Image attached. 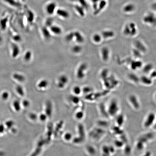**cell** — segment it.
Here are the masks:
<instances>
[{
  "instance_id": "1",
  "label": "cell",
  "mask_w": 156,
  "mask_h": 156,
  "mask_svg": "<svg viewBox=\"0 0 156 156\" xmlns=\"http://www.w3.org/2000/svg\"><path fill=\"white\" fill-rule=\"evenodd\" d=\"M107 110L111 116H115L119 110V107L117 101L113 100L109 104Z\"/></svg>"
},
{
  "instance_id": "2",
  "label": "cell",
  "mask_w": 156,
  "mask_h": 156,
  "mask_svg": "<svg viewBox=\"0 0 156 156\" xmlns=\"http://www.w3.org/2000/svg\"><path fill=\"white\" fill-rule=\"evenodd\" d=\"M155 114L151 113L148 114L144 120L143 125L144 128H151L153 125L155 120Z\"/></svg>"
},
{
  "instance_id": "3",
  "label": "cell",
  "mask_w": 156,
  "mask_h": 156,
  "mask_svg": "<svg viewBox=\"0 0 156 156\" xmlns=\"http://www.w3.org/2000/svg\"><path fill=\"white\" fill-rule=\"evenodd\" d=\"M87 67V65L86 63L81 64L77 70L76 76L79 79H83L85 76V72Z\"/></svg>"
},
{
  "instance_id": "4",
  "label": "cell",
  "mask_w": 156,
  "mask_h": 156,
  "mask_svg": "<svg viewBox=\"0 0 156 156\" xmlns=\"http://www.w3.org/2000/svg\"><path fill=\"white\" fill-rule=\"evenodd\" d=\"M20 53V49L19 46L15 43H12L11 45V55L13 58H16Z\"/></svg>"
},
{
  "instance_id": "5",
  "label": "cell",
  "mask_w": 156,
  "mask_h": 156,
  "mask_svg": "<svg viewBox=\"0 0 156 156\" xmlns=\"http://www.w3.org/2000/svg\"><path fill=\"white\" fill-rule=\"evenodd\" d=\"M68 82V79L65 75H62L59 77L57 83L58 87L60 89H63Z\"/></svg>"
},
{
  "instance_id": "6",
  "label": "cell",
  "mask_w": 156,
  "mask_h": 156,
  "mask_svg": "<svg viewBox=\"0 0 156 156\" xmlns=\"http://www.w3.org/2000/svg\"><path fill=\"white\" fill-rule=\"evenodd\" d=\"M57 4L54 2L50 3L47 4L46 7L47 13L49 15H51L54 14L55 11Z\"/></svg>"
},
{
  "instance_id": "7",
  "label": "cell",
  "mask_w": 156,
  "mask_h": 156,
  "mask_svg": "<svg viewBox=\"0 0 156 156\" xmlns=\"http://www.w3.org/2000/svg\"><path fill=\"white\" fill-rule=\"evenodd\" d=\"M12 77L15 81L19 83L23 82L25 80V77L24 75L19 73H14Z\"/></svg>"
},
{
  "instance_id": "8",
  "label": "cell",
  "mask_w": 156,
  "mask_h": 156,
  "mask_svg": "<svg viewBox=\"0 0 156 156\" xmlns=\"http://www.w3.org/2000/svg\"><path fill=\"white\" fill-rule=\"evenodd\" d=\"M56 13L59 16L64 19H67L69 17V12L65 9L59 8L56 11Z\"/></svg>"
},
{
  "instance_id": "9",
  "label": "cell",
  "mask_w": 156,
  "mask_h": 156,
  "mask_svg": "<svg viewBox=\"0 0 156 156\" xmlns=\"http://www.w3.org/2000/svg\"><path fill=\"white\" fill-rule=\"evenodd\" d=\"M74 38L78 43H81L84 42V37L80 32L76 31L74 32Z\"/></svg>"
},
{
  "instance_id": "10",
  "label": "cell",
  "mask_w": 156,
  "mask_h": 156,
  "mask_svg": "<svg viewBox=\"0 0 156 156\" xmlns=\"http://www.w3.org/2000/svg\"><path fill=\"white\" fill-rule=\"evenodd\" d=\"M50 30L52 33L56 35H60L62 33V29L57 25H52L50 27Z\"/></svg>"
},
{
  "instance_id": "11",
  "label": "cell",
  "mask_w": 156,
  "mask_h": 156,
  "mask_svg": "<svg viewBox=\"0 0 156 156\" xmlns=\"http://www.w3.org/2000/svg\"><path fill=\"white\" fill-rule=\"evenodd\" d=\"M46 113L47 116H50L51 115L52 111V105L51 102L48 101L46 103Z\"/></svg>"
},
{
  "instance_id": "12",
  "label": "cell",
  "mask_w": 156,
  "mask_h": 156,
  "mask_svg": "<svg viewBox=\"0 0 156 156\" xmlns=\"http://www.w3.org/2000/svg\"><path fill=\"white\" fill-rule=\"evenodd\" d=\"M49 82L46 79H43L39 82L38 84V87L40 89H44L48 86Z\"/></svg>"
},
{
  "instance_id": "13",
  "label": "cell",
  "mask_w": 156,
  "mask_h": 156,
  "mask_svg": "<svg viewBox=\"0 0 156 156\" xmlns=\"http://www.w3.org/2000/svg\"><path fill=\"white\" fill-rule=\"evenodd\" d=\"M42 32L43 35L45 39L48 40L51 37V33L47 27H43L42 29Z\"/></svg>"
},
{
  "instance_id": "14",
  "label": "cell",
  "mask_w": 156,
  "mask_h": 156,
  "mask_svg": "<svg viewBox=\"0 0 156 156\" xmlns=\"http://www.w3.org/2000/svg\"><path fill=\"white\" fill-rule=\"evenodd\" d=\"M15 90L18 94L21 97H24L25 95V92L23 87L20 85H18L16 86Z\"/></svg>"
},
{
  "instance_id": "15",
  "label": "cell",
  "mask_w": 156,
  "mask_h": 156,
  "mask_svg": "<svg viewBox=\"0 0 156 156\" xmlns=\"http://www.w3.org/2000/svg\"><path fill=\"white\" fill-rule=\"evenodd\" d=\"M32 52L30 50L26 51L24 56V59L26 62L30 61L32 58Z\"/></svg>"
},
{
  "instance_id": "16",
  "label": "cell",
  "mask_w": 156,
  "mask_h": 156,
  "mask_svg": "<svg viewBox=\"0 0 156 156\" xmlns=\"http://www.w3.org/2000/svg\"><path fill=\"white\" fill-rule=\"evenodd\" d=\"M109 51L107 48L104 47L102 50V58L104 60H106L109 57Z\"/></svg>"
},
{
  "instance_id": "17",
  "label": "cell",
  "mask_w": 156,
  "mask_h": 156,
  "mask_svg": "<svg viewBox=\"0 0 156 156\" xmlns=\"http://www.w3.org/2000/svg\"><path fill=\"white\" fill-rule=\"evenodd\" d=\"M13 105L15 111L19 112L20 110L21 105L19 101L17 100L14 101L13 102Z\"/></svg>"
},
{
  "instance_id": "18",
  "label": "cell",
  "mask_w": 156,
  "mask_h": 156,
  "mask_svg": "<svg viewBox=\"0 0 156 156\" xmlns=\"http://www.w3.org/2000/svg\"><path fill=\"white\" fill-rule=\"evenodd\" d=\"M82 50V47L79 45H76L74 46L72 48V51L73 53L75 54H78L81 52Z\"/></svg>"
},
{
  "instance_id": "19",
  "label": "cell",
  "mask_w": 156,
  "mask_h": 156,
  "mask_svg": "<svg viewBox=\"0 0 156 156\" xmlns=\"http://www.w3.org/2000/svg\"><path fill=\"white\" fill-rule=\"evenodd\" d=\"M74 38V32H71L68 33L65 36V40L68 42H70L73 40Z\"/></svg>"
},
{
  "instance_id": "20",
  "label": "cell",
  "mask_w": 156,
  "mask_h": 156,
  "mask_svg": "<svg viewBox=\"0 0 156 156\" xmlns=\"http://www.w3.org/2000/svg\"><path fill=\"white\" fill-rule=\"evenodd\" d=\"M9 93L7 91H4L2 93L1 97L3 100L5 101L7 100L9 97Z\"/></svg>"
},
{
  "instance_id": "21",
  "label": "cell",
  "mask_w": 156,
  "mask_h": 156,
  "mask_svg": "<svg viewBox=\"0 0 156 156\" xmlns=\"http://www.w3.org/2000/svg\"><path fill=\"white\" fill-rule=\"evenodd\" d=\"M73 91L74 94L76 95H79L82 92L81 88L78 86H76L73 88Z\"/></svg>"
},
{
  "instance_id": "22",
  "label": "cell",
  "mask_w": 156,
  "mask_h": 156,
  "mask_svg": "<svg viewBox=\"0 0 156 156\" xmlns=\"http://www.w3.org/2000/svg\"><path fill=\"white\" fill-rule=\"evenodd\" d=\"M5 124L8 129H11L15 124V122L13 120H9L5 122Z\"/></svg>"
},
{
  "instance_id": "23",
  "label": "cell",
  "mask_w": 156,
  "mask_h": 156,
  "mask_svg": "<svg viewBox=\"0 0 156 156\" xmlns=\"http://www.w3.org/2000/svg\"><path fill=\"white\" fill-rule=\"evenodd\" d=\"M93 38L94 42L98 43L100 42L101 40L102 37L100 35L96 34L93 36Z\"/></svg>"
},
{
  "instance_id": "24",
  "label": "cell",
  "mask_w": 156,
  "mask_h": 156,
  "mask_svg": "<svg viewBox=\"0 0 156 156\" xmlns=\"http://www.w3.org/2000/svg\"><path fill=\"white\" fill-rule=\"evenodd\" d=\"M70 99L73 103L76 104L79 103L80 101L79 98L78 97L76 96H71Z\"/></svg>"
},
{
  "instance_id": "25",
  "label": "cell",
  "mask_w": 156,
  "mask_h": 156,
  "mask_svg": "<svg viewBox=\"0 0 156 156\" xmlns=\"http://www.w3.org/2000/svg\"><path fill=\"white\" fill-rule=\"evenodd\" d=\"M64 139L66 141L71 140L72 138V134L69 132H67L64 135Z\"/></svg>"
},
{
  "instance_id": "26",
  "label": "cell",
  "mask_w": 156,
  "mask_h": 156,
  "mask_svg": "<svg viewBox=\"0 0 156 156\" xmlns=\"http://www.w3.org/2000/svg\"><path fill=\"white\" fill-rule=\"evenodd\" d=\"M92 89L89 86H85L83 87L82 90V91L83 92V93L87 94V93H90L92 91Z\"/></svg>"
},
{
  "instance_id": "27",
  "label": "cell",
  "mask_w": 156,
  "mask_h": 156,
  "mask_svg": "<svg viewBox=\"0 0 156 156\" xmlns=\"http://www.w3.org/2000/svg\"><path fill=\"white\" fill-rule=\"evenodd\" d=\"M84 114L82 111H79L76 114V118L77 119L80 120L83 118Z\"/></svg>"
},
{
  "instance_id": "28",
  "label": "cell",
  "mask_w": 156,
  "mask_h": 156,
  "mask_svg": "<svg viewBox=\"0 0 156 156\" xmlns=\"http://www.w3.org/2000/svg\"><path fill=\"white\" fill-rule=\"evenodd\" d=\"M47 116L46 114H41L39 116V119L41 121H44L47 119Z\"/></svg>"
},
{
  "instance_id": "29",
  "label": "cell",
  "mask_w": 156,
  "mask_h": 156,
  "mask_svg": "<svg viewBox=\"0 0 156 156\" xmlns=\"http://www.w3.org/2000/svg\"><path fill=\"white\" fill-rule=\"evenodd\" d=\"M53 20L51 18H49L47 19L46 22V25L47 27H51L53 24Z\"/></svg>"
},
{
  "instance_id": "30",
  "label": "cell",
  "mask_w": 156,
  "mask_h": 156,
  "mask_svg": "<svg viewBox=\"0 0 156 156\" xmlns=\"http://www.w3.org/2000/svg\"><path fill=\"white\" fill-rule=\"evenodd\" d=\"M29 117L30 119L32 120H36L37 118H38L37 115L34 113H30L29 115Z\"/></svg>"
},
{
  "instance_id": "31",
  "label": "cell",
  "mask_w": 156,
  "mask_h": 156,
  "mask_svg": "<svg viewBox=\"0 0 156 156\" xmlns=\"http://www.w3.org/2000/svg\"><path fill=\"white\" fill-rule=\"evenodd\" d=\"M22 105L24 107H28L30 105V102L27 99H25L23 101Z\"/></svg>"
},
{
  "instance_id": "32",
  "label": "cell",
  "mask_w": 156,
  "mask_h": 156,
  "mask_svg": "<svg viewBox=\"0 0 156 156\" xmlns=\"http://www.w3.org/2000/svg\"><path fill=\"white\" fill-rule=\"evenodd\" d=\"M76 9L77 11H78V12H79L81 16H84V12H83L82 8L81 7H79V6L77 7H76Z\"/></svg>"
},
{
  "instance_id": "33",
  "label": "cell",
  "mask_w": 156,
  "mask_h": 156,
  "mask_svg": "<svg viewBox=\"0 0 156 156\" xmlns=\"http://www.w3.org/2000/svg\"><path fill=\"white\" fill-rule=\"evenodd\" d=\"M4 126L3 124H0V135L2 133L4 132Z\"/></svg>"
},
{
  "instance_id": "34",
  "label": "cell",
  "mask_w": 156,
  "mask_h": 156,
  "mask_svg": "<svg viewBox=\"0 0 156 156\" xmlns=\"http://www.w3.org/2000/svg\"><path fill=\"white\" fill-rule=\"evenodd\" d=\"M11 131H12V133H16V132H17L16 129H15V128H13V127H12V128H11Z\"/></svg>"
},
{
  "instance_id": "35",
  "label": "cell",
  "mask_w": 156,
  "mask_h": 156,
  "mask_svg": "<svg viewBox=\"0 0 156 156\" xmlns=\"http://www.w3.org/2000/svg\"><path fill=\"white\" fill-rule=\"evenodd\" d=\"M4 153L2 152H0V156H4Z\"/></svg>"
},
{
  "instance_id": "36",
  "label": "cell",
  "mask_w": 156,
  "mask_h": 156,
  "mask_svg": "<svg viewBox=\"0 0 156 156\" xmlns=\"http://www.w3.org/2000/svg\"><path fill=\"white\" fill-rule=\"evenodd\" d=\"M71 1H72L75 2L76 1H78V0H71Z\"/></svg>"
}]
</instances>
